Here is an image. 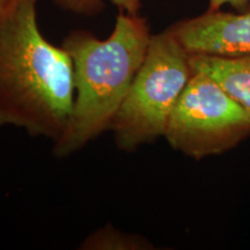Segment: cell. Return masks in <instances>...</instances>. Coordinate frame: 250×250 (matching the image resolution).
I'll return each instance as SVG.
<instances>
[{
    "label": "cell",
    "mask_w": 250,
    "mask_h": 250,
    "mask_svg": "<svg viewBox=\"0 0 250 250\" xmlns=\"http://www.w3.org/2000/svg\"><path fill=\"white\" fill-rule=\"evenodd\" d=\"M36 5L23 0L0 22V127L55 143L73 108V64L41 33Z\"/></svg>",
    "instance_id": "6da1fadb"
},
{
    "label": "cell",
    "mask_w": 250,
    "mask_h": 250,
    "mask_svg": "<svg viewBox=\"0 0 250 250\" xmlns=\"http://www.w3.org/2000/svg\"><path fill=\"white\" fill-rule=\"evenodd\" d=\"M151 37L145 19L124 12H118L108 39L86 30L65 37L62 46L73 64L74 101L66 129L54 143V155L70 156L111 129Z\"/></svg>",
    "instance_id": "7a4b0ae2"
},
{
    "label": "cell",
    "mask_w": 250,
    "mask_h": 250,
    "mask_svg": "<svg viewBox=\"0 0 250 250\" xmlns=\"http://www.w3.org/2000/svg\"><path fill=\"white\" fill-rule=\"evenodd\" d=\"M192 73L190 54L169 29L152 35L145 59L111 125L121 151L133 152L165 136Z\"/></svg>",
    "instance_id": "3957f363"
},
{
    "label": "cell",
    "mask_w": 250,
    "mask_h": 250,
    "mask_svg": "<svg viewBox=\"0 0 250 250\" xmlns=\"http://www.w3.org/2000/svg\"><path fill=\"white\" fill-rule=\"evenodd\" d=\"M250 133V112L220 86L193 71L171 112L165 138L195 159L219 154Z\"/></svg>",
    "instance_id": "277c9868"
},
{
    "label": "cell",
    "mask_w": 250,
    "mask_h": 250,
    "mask_svg": "<svg viewBox=\"0 0 250 250\" xmlns=\"http://www.w3.org/2000/svg\"><path fill=\"white\" fill-rule=\"evenodd\" d=\"M189 54L239 56L250 54V6L240 13L208 11L169 28Z\"/></svg>",
    "instance_id": "5b68a950"
},
{
    "label": "cell",
    "mask_w": 250,
    "mask_h": 250,
    "mask_svg": "<svg viewBox=\"0 0 250 250\" xmlns=\"http://www.w3.org/2000/svg\"><path fill=\"white\" fill-rule=\"evenodd\" d=\"M192 71L210 77L250 112V54L214 56L190 54Z\"/></svg>",
    "instance_id": "8992f818"
},
{
    "label": "cell",
    "mask_w": 250,
    "mask_h": 250,
    "mask_svg": "<svg viewBox=\"0 0 250 250\" xmlns=\"http://www.w3.org/2000/svg\"><path fill=\"white\" fill-rule=\"evenodd\" d=\"M142 237L121 232L112 226H105L95 230L81 243L83 250H137L147 248Z\"/></svg>",
    "instance_id": "52a82bcc"
},
{
    "label": "cell",
    "mask_w": 250,
    "mask_h": 250,
    "mask_svg": "<svg viewBox=\"0 0 250 250\" xmlns=\"http://www.w3.org/2000/svg\"><path fill=\"white\" fill-rule=\"evenodd\" d=\"M59 8L77 15H96L104 8L103 0H54ZM120 12L129 14H138L142 0H110Z\"/></svg>",
    "instance_id": "ba28073f"
},
{
    "label": "cell",
    "mask_w": 250,
    "mask_h": 250,
    "mask_svg": "<svg viewBox=\"0 0 250 250\" xmlns=\"http://www.w3.org/2000/svg\"><path fill=\"white\" fill-rule=\"evenodd\" d=\"M250 0H208V9L210 11H218L224 5L229 4L235 8H243L248 5Z\"/></svg>",
    "instance_id": "9c48e42d"
},
{
    "label": "cell",
    "mask_w": 250,
    "mask_h": 250,
    "mask_svg": "<svg viewBox=\"0 0 250 250\" xmlns=\"http://www.w3.org/2000/svg\"><path fill=\"white\" fill-rule=\"evenodd\" d=\"M23 0H0V22L12 13Z\"/></svg>",
    "instance_id": "30bf717a"
}]
</instances>
